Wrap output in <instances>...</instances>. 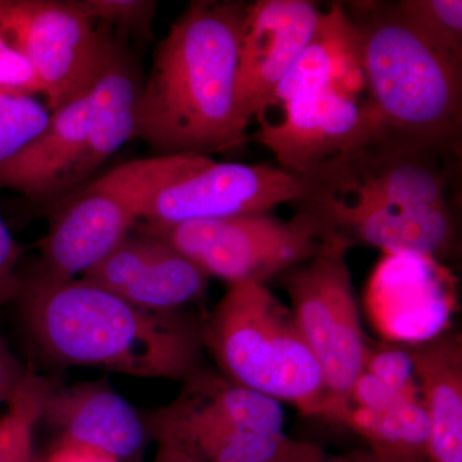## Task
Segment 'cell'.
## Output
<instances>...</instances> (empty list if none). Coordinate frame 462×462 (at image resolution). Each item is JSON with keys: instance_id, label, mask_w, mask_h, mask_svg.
<instances>
[{"instance_id": "8992f818", "label": "cell", "mask_w": 462, "mask_h": 462, "mask_svg": "<svg viewBox=\"0 0 462 462\" xmlns=\"http://www.w3.org/2000/svg\"><path fill=\"white\" fill-rule=\"evenodd\" d=\"M348 249L336 240L318 256L279 275L298 329L321 369L325 418L339 424L351 409L352 388L369 351L346 264Z\"/></svg>"}, {"instance_id": "4316f807", "label": "cell", "mask_w": 462, "mask_h": 462, "mask_svg": "<svg viewBox=\"0 0 462 462\" xmlns=\"http://www.w3.org/2000/svg\"><path fill=\"white\" fill-rule=\"evenodd\" d=\"M365 372L404 394H419L410 346H369Z\"/></svg>"}, {"instance_id": "4dcf8cb0", "label": "cell", "mask_w": 462, "mask_h": 462, "mask_svg": "<svg viewBox=\"0 0 462 462\" xmlns=\"http://www.w3.org/2000/svg\"><path fill=\"white\" fill-rule=\"evenodd\" d=\"M41 462H120L107 454L89 447L60 442Z\"/></svg>"}, {"instance_id": "6da1fadb", "label": "cell", "mask_w": 462, "mask_h": 462, "mask_svg": "<svg viewBox=\"0 0 462 462\" xmlns=\"http://www.w3.org/2000/svg\"><path fill=\"white\" fill-rule=\"evenodd\" d=\"M248 3L194 0L157 45L135 108L133 139L157 156L231 153L248 125L234 97Z\"/></svg>"}, {"instance_id": "2e32d148", "label": "cell", "mask_w": 462, "mask_h": 462, "mask_svg": "<svg viewBox=\"0 0 462 462\" xmlns=\"http://www.w3.org/2000/svg\"><path fill=\"white\" fill-rule=\"evenodd\" d=\"M41 420L60 442L89 447L120 462H142L151 434L144 418L105 379L48 389Z\"/></svg>"}, {"instance_id": "8fae6325", "label": "cell", "mask_w": 462, "mask_h": 462, "mask_svg": "<svg viewBox=\"0 0 462 462\" xmlns=\"http://www.w3.org/2000/svg\"><path fill=\"white\" fill-rule=\"evenodd\" d=\"M457 154L369 141L303 179L309 187L385 202L454 208Z\"/></svg>"}, {"instance_id": "1f68e13d", "label": "cell", "mask_w": 462, "mask_h": 462, "mask_svg": "<svg viewBox=\"0 0 462 462\" xmlns=\"http://www.w3.org/2000/svg\"><path fill=\"white\" fill-rule=\"evenodd\" d=\"M157 454L152 462H197L187 451L165 439H156Z\"/></svg>"}, {"instance_id": "d4e9b609", "label": "cell", "mask_w": 462, "mask_h": 462, "mask_svg": "<svg viewBox=\"0 0 462 462\" xmlns=\"http://www.w3.org/2000/svg\"><path fill=\"white\" fill-rule=\"evenodd\" d=\"M0 93L42 96L41 81L14 32L0 17Z\"/></svg>"}, {"instance_id": "f546056e", "label": "cell", "mask_w": 462, "mask_h": 462, "mask_svg": "<svg viewBox=\"0 0 462 462\" xmlns=\"http://www.w3.org/2000/svg\"><path fill=\"white\" fill-rule=\"evenodd\" d=\"M29 375L0 337V403L11 402Z\"/></svg>"}, {"instance_id": "9c48e42d", "label": "cell", "mask_w": 462, "mask_h": 462, "mask_svg": "<svg viewBox=\"0 0 462 462\" xmlns=\"http://www.w3.org/2000/svg\"><path fill=\"white\" fill-rule=\"evenodd\" d=\"M306 182L269 163L218 162L190 154L187 165L149 203L141 223L178 224L243 215L273 214L296 203Z\"/></svg>"}, {"instance_id": "f1b7e54d", "label": "cell", "mask_w": 462, "mask_h": 462, "mask_svg": "<svg viewBox=\"0 0 462 462\" xmlns=\"http://www.w3.org/2000/svg\"><path fill=\"white\" fill-rule=\"evenodd\" d=\"M23 248L0 216V307L16 300L21 289L20 261Z\"/></svg>"}, {"instance_id": "5bb4252c", "label": "cell", "mask_w": 462, "mask_h": 462, "mask_svg": "<svg viewBox=\"0 0 462 462\" xmlns=\"http://www.w3.org/2000/svg\"><path fill=\"white\" fill-rule=\"evenodd\" d=\"M144 420L151 438L175 443L197 462H303L324 452L287 436L264 437L240 430L190 379L171 403Z\"/></svg>"}, {"instance_id": "5b68a950", "label": "cell", "mask_w": 462, "mask_h": 462, "mask_svg": "<svg viewBox=\"0 0 462 462\" xmlns=\"http://www.w3.org/2000/svg\"><path fill=\"white\" fill-rule=\"evenodd\" d=\"M190 154L121 163L57 202L35 275L76 279L98 264L141 223L149 203L184 169Z\"/></svg>"}, {"instance_id": "d6a6232c", "label": "cell", "mask_w": 462, "mask_h": 462, "mask_svg": "<svg viewBox=\"0 0 462 462\" xmlns=\"http://www.w3.org/2000/svg\"><path fill=\"white\" fill-rule=\"evenodd\" d=\"M303 462H392L380 458L379 456L370 452H356V454L339 456V457H328L327 455L321 454L315 457L309 458Z\"/></svg>"}, {"instance_id": "4fadbf2b", "label": "cell", "mask_w": 462, "mask_h": 462, "mask_svg": "<svg viewBox=\"0 0 462 462\" xmlns=\"http://www.w3.org/2000/svg\"><path fill=\"white\" fill-rule=\"evenodd\" d=\"M309 0H257L248 5L240 36L234 97L245 124L263 117L269 100L314 35L320 20Z\"/></svg>"}, {"instance_id": "30bf717a", "label": "cell", "mask_w": 462, "mask_h": 462, "mask_svg": "<svg viewBox=\"0 0 462 462\" xmlns=\"http://www.w3.org/2000/svg\"><path fill=\"white\" fill-rule=\"evenodd\" d=\"M314 218L331 239L349 248L369 245L392 256L437 261L449 257L456 245L454 208L385 202L354 194L330 193L307 187L294 203Z\"/></svg>"}, {"instance_id": "e0dca14e", "label": "cell", "mask_w": 462, "mask_h": 462, "mask_svg": "<svg viewBox=\"0 0 462 462\" xmlns=\"http://www.w3.org/2000/svg\"><path fill=\"white\" fill-rule=\"evenodd\" d=\"M96 112V87L51 112L42 133L16 156L0 163V188L35 202L65 199L69 176L89 144Z\"/></svg>"}, {"instance_id": "277c9868", "label": "cell", "mask_w": 462, "mask_h": 462, "mask_svg": "<svg viewBox=\"0 0 462 462\" xmlns=\"http://www.w3.org/2000/svg\"><path fill=\"white\" fill-rule=\"evenodd\" d=\"M203 346L234 384L325 418L327 389L320 366L291 309L266 285L230 284L203 322Z\"/></svg>"}, {"instance_id": "ba28073f", "label": "cell", "mask_w": 462, "mask_h": 462, "mask_svg": "<svg viewBox=\"0 0 462 462\" xmlns=\"http://www.w3.org/2000/svg\"><path fill=\"white\" fill-rule=\"evenodd\" d=\"M0 17L35 69L51 112L93 89L117 47L111 27L80 2L0 0Z\"/></svg>"}, {"instance_id": "ffe728a7", "label": "cell", "mask_w": 462, "mask_h": 462, "mask_svg": "<svg viewBox=\"0 0 462 462\" xmlns=\"http://www.w3.org/2000/svg\"><path fill=\"white\" fill-rule=\"evenodd\" d=\"M340 424L363 437L380 458L428 462L430 422L420 397L382 411L351 407Z\"/></svg>"}, {"instance_id": "9a60e30c", "label": "cell", "mask_w": 462, "mask_h": 462, "mask_svg": "<svg viewBox=\"0 0 462 462\" xmlns=\"http://www.w3.org/2000/svg\"><path fill=\"white\" fill-rule=\"evenodd\" d=\"M80 279L152 312H175L199 302L209 285V276L189 258L139 230Z\"/></svg>"}, {"instance_id": "cb8c5ba5", "label": "cell", "mask_w": 462, "mask_h": 462, "mask_svg": "<svg viewBox=\"0 0 462 462\" xmlns=\"http://www.w3.org/2000/svg\"><path fill=\"white\" fill-rule=\"evenodd\" d=\"M41 100L23 94L0 93V163L16 156L32 142L50 120Z\"/></svg>"}, {"instance_id": "3957f363", "label": "cell", "mask_w": 462, "mask_h": 462, "mask_svg": "<svg viewBox=\"0 0 462 462\" xmlns=\"http://www.w3.org/2000/svg\"><path fill=\"white\" fill-rule=\"evenodd\" d=\"M357 30L370 141L460 153L462 63L419 35L394 3H343Z\"/></svg>"}, {"instance_id": "44dd1931", "label": "cell", "mask_w": 462, "mask_h": 462, "mask_svg": "<svg viewBox=\"0 0 462 462\" xmlns=\"http://www.w3.org/2000/svg\"><path fill=\"white\" fill-rule=\"evenodd\" d=\"M189 379L207 400L240 430L264 437L285 436V413L279 401L234 384L203 367Z\"/></svg>"}, {"instance_id": "52a82bcc", "label": "cell", "mask_w": 462, "mask_h": 462, "mask_svg": "<svg viewBox=\"0 0 462 462\" xmlns=\"http://www.w3.org/2000/svg\"><path fill=\"white\" fill-rule=\"evenodd\" d=\"M135 229L162 240L209 278L216 276L229 285L266 284L336 242L314 218L300 211L291 220L257 214L178 224L139 223Z\"/></svg>"}, {"instance_id": "83f0119b", "label": "cell", "mask_w": 462, "mask_h": 462, "mask_svg": "<svg viewBox=\"0 0 462 462\" xmlns=\"http://www.w3.org/2000/svg\"><path fill=\"white\" fill-rule=\"evenodd\" d=\"M419 394H404L396 389L389 387L383 380L376 378L373 374L364 372L356 380L352 388L349 403L356 409L382 411L389 407L403 402V401L419 398Z\"/></svg>"}, {"instance_id": "7402d4cb", "label": "cell", "mask_w": 462, "mask_h": 462, "mask_svg": "<svg viewBox=\"0 0 462 462\" xmlns=\"http://www.w3.org/2000/svg\"><path fill=\"white\" fill-rule=\"evenodd\" d=\"M51 385L30 373L0 419V462H33V431Z\"/></svg>"}, {"instance_id": "484cf974", "label": "cell", "mask_w": 462, "mask_h": 462, "mask_svg": "<svg viewBox=\"0 0 462 462\" xmlns=\"http://www.w3.org/2000/svg\"><path fill=\"white\" fill-rule=\"evenodd\" d=\"M81 5L97 23L116 26L125 32L152 35L157 3L151 0H81Z\"/></svg>"}, {"instance_id": "d6986e66", "label": "cell", "mask_w": 462, "mask_h": 462, "mask_svg": "<svg viewBox=\"0 0 462 462\" xmlns=\"http://www.w3.org/2000/svg\"><path fill=\"white\" fill-rule=\"evenodd\" d=\"M328 87L352 96L366 88L357 30L343 3H334L329 11L321 12L311 41L273 91L267 108Z\"/></svg>"}, {"instance_id": "603a6c76", "label": "cell", "mask_w": 462, "mask_h": 462, "mask_svg": "<svg viewBox=\"0 0 462 462\" xmlns=\"http://www.w3.org/2000/svg\"><path fill=\"white\" fill-rule=\"evenodd\" d=\"M394 5L419 35L462 63L461 0H401Z\"/></svg>"}, {"instance_id": "7a4b0ae2", "label": "cell", "mask_w": 462, "mask_h": 462, "mask_svg": "<svg viewBox=\"0 0 462 462\" xmlns=\"http://www.w3.org/2000/svg\"><path fill=\"white\" fill-rule=\"evenodd\" d=\"M23 321L51 360L133 378L189 379L199 373L203 324L175 312H152L83 279L21 276Z\"/></svg>"}, {"instance_id": "ac0fdd59", "label": "cell", "mask_w": 462, "mask_h": 462, "mask_svg": "<svg viewBox=\"0 0 462 462\" xmlns=\"http://www.w3.org/2000/svg\"><path fill=\"white\" fill-rule=\"evenodd\" d=\"M410 351L430 422L428 462H462L461 334L442 331Z\"/></svg>"}, {"instance_id": "7c38bea8", "label": "cell", "mask_w": 462, "mask_h": 462, "mask_svg": "<svg viewBox=\"0 0 462 462\" xmlns=\"http://www.w3.org/2000/svg\"><path fill=\"white\" fill-rule=\"evenodd\" d=\"M282 118L260 120L254 141L298 178L307 176L372 139L374 123L366 99L337 87L300 94L282 103Z\"/></svg>"}]
</instances>
